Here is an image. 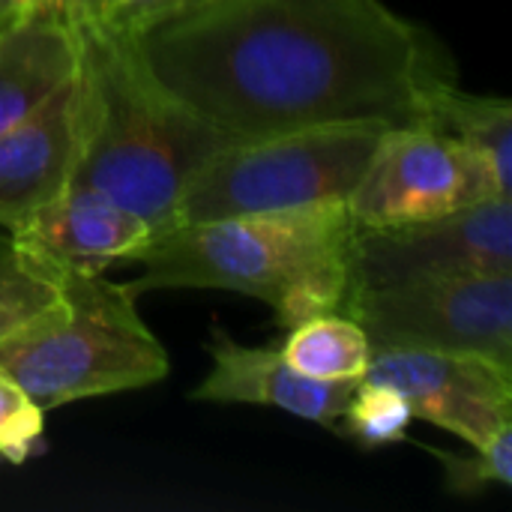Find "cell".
I'll list each match as a JSON object with an SVG mask.
<instances>
[{
    "label": "cell",
    "instance_id": "6da1fadb",
    "mask_svg": "<svg viewBox=\"0 0 512 512\" xmlns=\"http://www.w3.org/2000/svg\"><path fill=\"white\" fill-rule=\"evenodd\" d=\"M156 81L234 141L330 123L429 126L447 45L384 0H201L132 36Z\"/></svg>",
    "mask_w": 512,
    "mask_h": 512
},
{
    "label": "cell",
    "instance_id": "7a4b0ae2",
    "mask_svg": "<svg viewBox=\"0 0 512 512\" xmlns=\"http://www.w3.org/2000/svg\"><path fill=\"white\" fill-rule=\"evenodd\" d=\"M360 225L348 201L183 222L156 231L129 261L132 294L201 288L261 300L279 327L342 312L354 291Z\"/></svg>",
    "mask_w": 512,
    "mask_h": 512
},
{
    "label": "cell",
    "instance_id": "3957f363",
    "mask_svg": "<svg viewBox=\"0 0 512 512\" xmlns=\"http://www.w3.org/2000/svg\"><path fill=\"white\" fill-rule=\"evenodd\" d=\"M81 159L75 183L138 213L153 234L174 225L180 195L231 135L174 99L135 39L75 21Z\"/></svg>",
    "mask_w": 512,
    "mask_h": 512
},
{
    "label": "cell",
    "instance_id": "277c9868",
    "mask_svg": "<svg viewBox=\"0 0 512 512\" xmlns=\"http://www.w3.org/2000/svg\"><path fill=\"white\" fill-rule=\"evenodd\" d=\"M168 369L138 294L105 273L60 270L57 300L0 339V372L42 411L144 390L165 381Z\"/></svg>",
    "mask_w": 512,
    "mask_h": 512
},
{
    "label": "cell",
    "instance_id": "5b68a950",
    "mask_svg": "<svg viewBox=\"0 0 512 512\" xmlns=\"http://www.w3.org/2000/svg\"><path fill=\"white\" fill-rule=\"evenodd\" d=\"M384 129L381 123H330L234 141L192 177L174 225L348 201Z\"/></svg>",
    "mask_w": 512,
    "mask_h": 512
},
{
    "label": "cell",
    "instance_id": "8992f818",
    "mask_svg": "<svg viewBox=\"0 0 512 512\" xmlns=\"http://www.w3.org/2000/svg\"><path fill=\"white\" fill-rule=\"evenodd\" d=\"M372 348L477 354L512 366V273L423 276L354 288L345 306Z\"/></svg>",
    "mask_w": 512,
    "mask_h": 512
},
{
    "label": "cell",
    "instance_id": "52a82bcc",
    "mask_svg": "<svg viewBox=\"0 0 512 512\" xmlns=\"http://www.w3.org/2000/svg\"><path fill=\"white\" fill-rule=\"evenodd\" d=\"M512 195L483 153L432 126H387L348 207L360 228H390Z\"/></svg>",
    "mask_w": 512,
    "mask_h": 512
},
{
    "label": "cell",
    "instance_id": "ba28073f",
    "mask_svg": "<svg viewBox=\"0 0 512 512\" xmlns=\"http://www.w3.org/2000/svg\"><path fill=\"white\" fill-rule=\"evenodd\" d=\"M456 273H512V195L357 234L354 288Z\"/></svg>",
    "mask_w": 512,
    "mask_h": 512
},
{
    "label": "cell",
    "instance_id": "9c48e42d",
    "mask_svg": "<svg viewBox=\"0 0 512 512\" xmlns=\"http://www.w3.org/2000/svg\"><path fill=\"white\" fill-rule=\"evenodd\" d=\"M363 381L399 390L414 420L477 447L512 429V366L477 354L372 348Z\"/></svg>",
    "mask_w": 512,
    "mask_h": 512
},
{
    "label": "cell",
    "instance_id": "30bf717a",
    "mask_svg": "<svg viewBox=\"0 0 512 512\" xmlns=\"http://www.w3.org/2000/svg\"><path fill=\"white\" fill-rule=\"evenodd\" d=\"M207 354L213 366L192 390L195 402L276 408L330 432H339L345 405L360 384H327L306 378L282 357V348L240 345L219 327H213L207 339Z\"/></svg>",
    "mask_w": 512,
    "mask_h": 512
},
{
    "label": "cell",
    "instance_id": "8fae6325",
    "mask_svg": "<svg viewBox=\"0 0 512 512\" xmlns=\"http://www.w3.org/2000/svg\"><path fill=\"white\" fill-rule=\"evenodd\" d=\"M81 108L75 75L45 105L0 132V228L15 231L30 213L75 183Z\"/></svg>",
    "mask_w": 512,
    "mask_h": 512
},
{
    "label": "cell",
    "instance_id": "7c38bea8",
    "mask_svg": "<svg viewBox=\"0 0 512 512\" xmlns=\"http://www.w3.org/2000/svg\"><path fill=\"white\" fill-rule=\"evenodd\" d=\"M9 234L57 270L105 273L111 264L129 261L153 237V228L117 201L72 183Z\"/></svg>",
    "mask_w": 512,
    "mask_h": 512
},
{
    "label": "cell",
    "instance_id": "4fadbf2b",
    "mask_svg": "<svg viewBox=\"0 0 512 512\" xmlns=\"http://www.w3.org/2000/svg\"><path fill=\"white\" fill-rule=\"evenodd\" d=\"M78 69V39L66 6H42L0 21V132L45 105Z\"/></svg>",
    "mask_w": 512,
    "mask_h": 512
},
{
    "label": "cell",
    "instance_id": "5bb4252c",
    "mask_svg": "<svg viewBox=\"0 0 512 512\" xmlns=\"http://www.w3.org/2000/svg\"><path fill=\"white\" fill-rule=\"evenodd\" d=\"M429 126L447 132L489 159L504 186L512 189V102L480 96L459 81L441 84L429 96Z\"/></svg>",
    "mask_w": 512,
    "mask_h": 512
},
{
    "label": "cell",
    "instance_id": "9a60e30c",
    "mask_svg": "<svg viewBox=\"0 0 512 512\" xmlns=\"http://www.w3.org/2000/svg\"><path fill=\"white\" fill-rule=\"evenodd\" d=\"M279 348L297 372L327 384L363 381L372 360L366 330L342 312H324L288 327Z\"/></svg>",
    "mask_w": 512,
    "mask_h": 512
},
{
    "label": "cell",
    "instance_id": "2e32d148",
    "mask_svg": "<svg viewBox=\"0 0 512 512\" xmlns=\"http://www.w3.org/2000/svg\"><path fill=\"white\" fill-rule=\"evenodd\" d=\"M60 294V270L0 228V339L45 312Z\"/></svg>",
    "mask_w": 512,
    "mask_h": 512
},
{
    "label": "cell",
    "instance_id": "e0dca14e",
    "mask_svg": "<svg viewBox=\"0 0 512 512\" xmlns=\"http://www.w3.org/2000/svg\"><path fill=\"white\" fill-rule=\"evenodd\" d=\"M411 423H414L411 402L399 390L375 381H360L345 405L339 435L357 441L366 450H378L408 441Z\"/></svg>",
    "mask_w": 512,
    "mask_h": 512
},
{
    "label": "cell",
    "instance_id": "ac0fdd59",
    "mask_svg": "<svg viewBox=\"0 0 512 512\" xmlns=\"http://www.w3.org/2000/svg\"><path fill=\"white\" fill-rule=\"evenodd\" d=\"M444 471V489L459 498L483 495L486 489H510L512 483V429L495 435L486 444L471 447L468 453H450L426 447Z\"/></svg>",
    "mask_w": 512,
    "mask_h": 512
},
{
    "label": "cell",
    "instance_id": "d6986e66",
    "mask_svg": "<svg viewBox=\"0 0 512 512\" xmlns=\"http://www.w3.org/2000/svg\"><path fill=\"white\" fill-rule=\"evenodd\" d=\"M45 411L0 372V465H24L42 450Z\"/></svg>",
    "mask_w": 512,
    "mask_h": 512
},
{
    "label": "cell",
    "instance_id": "ffe728a7",
    "mask_svg": "<svg viewBox=\"0 0 512 512\" xmlns=\"http://www.w3.org/2000/svg\"><path fill=\"white\" fill-rule=\"evenodd\" d=\"M201 0H81L69 9V18L90 21L96 27L138 36Z\"/></svg>",
    "mask_w": 512,
    "mask_h": 512
},
{
    "label": "cell",
    "instance_id": "44dd1931",
    "mask_svg": "<svg viewBox=\"0 0 512 512\" xmlns=\"http://www.w3.org/2000/svg\"><path fill=\"white\" fill-rule=\"evenodd\" d=\"M42 6H63V0H0V21L42 9Z\"/></svg>",
    "mask_w": 512,
    "mask_h": 512
},
{
    "label": "cell",
    "instance_id": "7402d4cb",
    "mask_svg": "<svg viewBox=\"0 0 512 512\" xmlns=\"http://www.w3.org/2000/svg\"><path fill=\"white\" fill-rule=\"evenodd\" d=\"M78 3H81V0H63V6H66V12H69L72 6H78Z\"/></svg>",
    "mask_w": 512,
    "mask_h": 512
}]
</instances>
